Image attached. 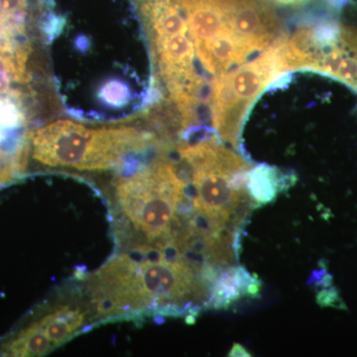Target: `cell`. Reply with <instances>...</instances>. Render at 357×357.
Returning a JSON list of instances; mask_svg holds the SVG:
<instances>
[{"label": "cell", "instance_id": "15", "mask_svg": "<svg viewBox=\"0 0 357 357\" xmlns=\"http://www.w3.org/2000/svg\"><path fill=\"white\" fill-rule=\"evenodd\" d=\"M277 3L282 4V6H297V4H302L304 2H307L309 0H274Z\"/></svg>", "mask_w": 357, "mask_h": 357}, {"label": "cell", "instance_id": "7", "mask_svg": "<svg viewBox=\"0 0 357 357\" xmlns=\"http://www.w3.org/2000/svg\"><path fill=\"white\" fill-rule=\"evenodd\" d=\"M230 32L251 54L266 49L280 32L281 22L267 0H227Z\"/></svg>", "mask_w": 357, "mask_h": 357}, {"label": "cell", "instance_id": "10", "mask_svg": "<svg viewBox=\"0 0 357 357\" xmlns=\"http://www.w3.org/2000/svg\"><path fill=\"white\" fill-rule=\"evenodd\" d=\"M185 13L195 47L208 43L229 28L227 0H203Z\"/></svg>", "mask_w": 357, "mask_h": 357}, {"label": "cell", "instance_id": "2", "mask_svg": "<svg viewBox=\"0 0 357 357\" xmlns=\"http://www.w3.org/2000/svg\"><path fill=\"white\" fill-rule=\"evenodd\" d=\"M48 22L34 0H0V189L29 157L40 109L39 40Z\"/></svg>", "mask_w": 357, "mask_h": 357}, {"label": "cell", "instance_id": "13", "mask_svg": "<svg viewBox=\"0 0 357 357\" xmlns=\"http://www.w3.org/2000/svg\"><path fill=\"white\" fill-rule=\"evenodd\" d=\"M174 1H175L185 13V11L189 10V9L196 6L197 4H199V2L203 1V0H174Z\"/></svg>", "mask_w": 357, "mask_h": 357}, {"label": "cell", "instance_id": "11", "mask_svg": "<svg viewBox=\"0 0 357 357\" xmlns=\"http://www.w3.org/2000/svg\"><path fill=\"white\" fill-rule=\"evenodd\" d=\"M294 176L286 175L275 167L261 164L248 171L246 190L253 203L261 206L273 202L279 192L293 185Z\"/></svg>", "mask_w": 357, "mask_h": 357}, {"label": "cell", "instance_id": "8", "mask_svg": "<svg viewBox=\"0 0 357 357\" xmlns=\"http://www.w3.org/2000/svg\"><path fill=\"white\" fill-rule=\"evenodd\" d=\"M261 284L243 267L230 266L218 274L211 286L208 306L227 309L241 298H255Z\"/></svg>", "mask_w": 357, "mask_h": 357}, {"label": "cell", "instance_id": "9", "mask_svg": "<svg viewBox=\"0 0 357 357\" xmlns=\"http://www.w3.org/2000/svg\"><path fill=\"white\" fill-rule=\"evenodd\" d=\"M195 49L202 65L215 76L225 74L232 66L241 64L251 55L229 28L208 43Z\"/></svg>", "mask_w": 357, "mask_h": 357}, {"label": "cell", "instance_id": "14", "mask_svg": "<svg viewBox=\"0 0 357 357\" xmlns=\"http://www.w3.org/2000/svg\"><path fill=\"white\" fill-rule=\"evenodd\" d=\"M229 356H251L248 351L241 344H234L230 351Z\"/></svg>", "mask_w": 357, "mask_h": 357}, {"label": "cell", "instance_id": "4", "mask_svg": "<svg viewBox=\"0 0 357 357\" xmlns=\"http://www.w3.org/2000/svg\"><path fill=\"white\" fill-rule=\"evenodd\" d=\"M187 184L180 162L162 155L115 181V203L143 243L168 245L182 227Z\"/></svg>", "mask_w": 357, "mask_h": 357}, {"label": "cell", "instance_id": "3", "mask_svg": "<svg viewBox=\"0 0 357 357\" xmlns=\"http://www.w3.org/2000/svg\"><path fill=\"white\" fill-rule=\"evenodd\" d=\"M152 130L115 126L91 128L73 121L39 126L30 137V160L47 167L79 171H105L122 166L126 158L159 146Z\"/></svg>", "mask_w": 357, "mask_h": 357}, {"label": "cell", "instance_id": "12", "mask_svg": "<svg viewBox=\"0 0 357 357\" xmlns=\"http://www.w3.org/2000/svg\"><path fill=\"white\" fill-rule=\"evenodd\" d=\"M319 303L323 306H335V305H342V301L338 297L337 291L335 289L325 290L319 294Z\"/></svg>", "mask_w": 357, "mask_h": 357}, {"label": "cell", "instance_id": "6", "mask_svg": "<svg viewBox=\"0 0 357 357\" xmlns=\"http://www.w3.org/2000/svg\"><path fill=\"white\" fill-rule=\"evenodd\" d=\"M84 321L86 312L81 307H56L7 337L0 345V356H45L77 335Z\"/></svg>", "mask_w": 357, "mask_h": 357}, {"label": "cell", "instance_id": "1", "mask_svg": "<svg viewBox=\"0 0 357 357\" xmlns=\"http://www.w3.org/2000/svg\"><path fill=\"white\" fill-rule=\"evenodd\" d=\"M213 268L190 259L176 245L142 243L109 259L89 281L91 302L103 318L181 314L208 297Z\"/></svg>", "mask_w": 357, "mask_h": 357}, {"label": "cell", "instance_id": "5", "mask_svg": "<svg viewBox=\"0 0 357 357\" xmlns=\"http://www.w3.org/2000/svg\"><path fill=\"white\" fill-rule=\"evenodd\" d=\"M285 34L279 35L266 50L248 64L215 76L210 93L213 129L225 142L238 145L241 128L251 105L270 84L287 73L283 48Z\"/></svg>", "mask_w": 357, "mask_h": 357}]
</instances>
